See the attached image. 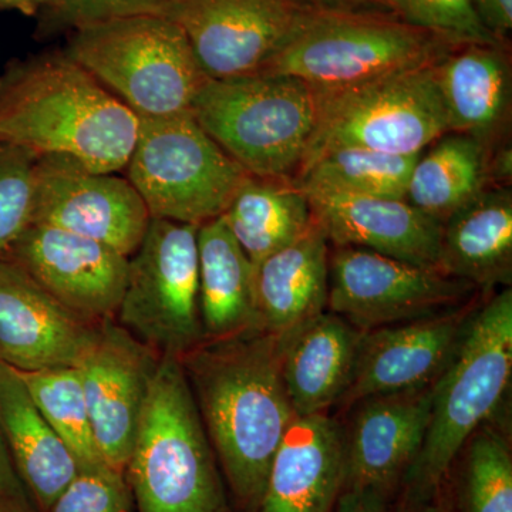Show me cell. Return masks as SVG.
Masks as SVG:
<instances>
[{"label":"cell","instance_id":"cell-1","mask_svg":"<svg viewBox=\"0 0 512 512\" xmlns=\"http://www.w3.org/2000/svg\"><path fill=\"white\" fill-rule=\"evenodd\" d=\"M291 335L249 329L204 340L180 357L202 424L239 507L254 512L296 419L282 379Z\"/></svg>","mask_w":512,"mask_h":512},{"label":"cell","instance_id":"cell-2","mask_svg":"<svg viewBox=\"0 0 512 512\" xmlns=\"http://www.w3.org/2000/svg\"><path fill=\"white\" fill-rule=\"evenodd\" d=\"M140 117L69 56L33 57L0 74V141L64 156L94 173L124 170Z\"/></svg>","mask_w":512,"mask_h":512},{"label":"cell","instance_id":"cell-3","mask_svg":"<svg viewBox=\"0 0 512 512\" xmlns=\"http://www.w3.org/2000/svg\"><path fill=\"white\" fill-rule=\"evenodd\" d=\"M124 471L137 512H229L180 357L158 359Z\"/></svg>","mask_w":512,"mask_h":512},{"label":"cell","instance_id":"cell-4","mask_svg":"<svg viewBox=\"0 0 512 512\" xmlns=\"http://www.w3.org/2000/svg\"><path fill=\"white\" fill-rule=\"evenodd\" d=\"M511 286L474 312L453 362L433 384L426 437L404 474L407 505L429 503L474 431L495 412L511 382Z\"/></svg>","mask_w":512,"mask_h":512},{"label":"cell","instance_id":"cell-5","mask_svg":"<svg viewBox=\"0 0 512 512\" xmlns=\"http://www.w3.org/2000/svg\"><path fill=\"white\" fill-rule=\"evenodd\" d=\"M190 111L249 174L293 181L318 128L320 99L298 77L259 72L208 79Z\"/></svg>","mask_w":512,"mask_h":512},{"label":"cell","instance_id":"cell-6","mask_svg":"<svg viewBox=\"0 0 512 512\" xmlns=\"http://www.w3.org/2000/svg\"><path fill=\"white\" fill-rule=\"evenodd\" d=\"M66 55L138 117L190 111L208 80L183 30L161 15L80 26Z\"/></svg>","mask_w":512,"mask_h":512},{"label":"cell","instance_id":"cell-7","mask_svg":"<svg viewBox=\"0 0 512 512\" xmlns=\"http://www.w3.org/2000/svg\"><path fill=\"white\" fill-rule=\"evenodd\" d=\"M457 46L393 13L323 10L262 72L295 76L330 93L431 66Z\"/></svg>","mask_w":512,"mask_h":512},{"label":"cell","instance_id":"cell-8","mask_svg":"<svg viewBox=\"0 0 512 512\" xmlns=\"http://www.w3.org/2000/svg\"><path fill=\"white\" fill-rule=\"evenodd\" d=\"M126 170L151 218L197 227L220 218L251 177L208 136L191 111L140 117Z\"/></svg>","mask_w":512,"mask_h":512},{"label":"cell","instance_id":"cell-9","mask_svg":"<svg viewBox=\"0 0 512 512\" xmlns=\"http://www.w3.org/2000/svg\"><path fill=\"white\" fill-rule=\"evenodd\" d=\"M319 99L318 128L303 165L339 147L419 154L448 133L434 64L319 93Z\"/></svg>","mask_w":512,"mask_h":512},{"label":"cell","instance_id":"cell-10","mask_svg":"<svg viewBox=\"0 0 512 512\" xmlns=\"http://www.w3.org/2000/svg\"><path fill=\"white\" fill-rule=\"evenodd\" d=\"M197 225L151 218L116 318L158 356L183 357L204 342Z\"/></svg>","mask_w":512,"mask_h":512},{"label":"cell","instance_id":"cell-11","mask_svg":"<svg viewBox=\"0 0 512 512\" xmlns=\"http://www.w3.org/2000/svg\"><path fill=\"white\" fill-rule=\"evenodd\" d=\"M323 9L311 0H170L163 15L183 30L208 79L265 70Z\"/></svg>","mask_w":512,"mask_h":512},{"label":"cell","instance_id":"cell-12","mask_svg":"<svg viewBox=\"0 0 512 512\" xmlns=\"http://www.w3.org/2000/svg\"><path fill=\"white\" fill-rule=\"evenodd\" d=\"M461 279L356 247L329 255L328 308L362 332L453 308L473 291Z\"/></svg>","mask_w":512,"mask_h":512},{"label":"cell","instance_id":"cell-13","mask_svg":"<svg viewBox=\"0 0 512 512\" xmlns=\"http://www.w3.org/2000/svg\"><path fill=\"white\" fill-rule=\"evenodd\" d=\"M150 220L143 198L127 178L94 173L70 157L37 158L30 224L93 239L130 258Z\"/></svg>","mask_w":512,"mask_h":512},{"label":"cell","instance_id":"cell-14","mask_svg":"<svg viewBox=\"0 0 512 512\" xmlns=\"http://www.w3.org/2000/svg\"><path fill=\"white\" fill-rule=\"evenodd\" d=\"M160 356L114 319L101 320L76 367L94 440L107 466L124 474Z\"/></svg>","mask_w":512,"mask_h":512},{"label":"cell","instance_id":"cell-15","mask_svg":"<svg viewBox=\"0 0 512 512\" xmlns=\"http://www.w3.org/2000/svg\"><path fill=\"white\" fill-rule=\"evenodd\" d=\"M2 258L76 315L90 322L116 318L128 258L113 248L63 229L30 224Z\"/></svg>","mask_w":512,"mask_h":512},{"label":"cell","instance_id":"cell-16","mask_svg":"<svg viewBox=\"0 0 512 512\" xmlns=\"http://www.w3.org/2000/svg\"><path fill=\"white\" fill-rule=\"evenodd\" d=\"M477 309L453 306L365 332L355 375L340 402L433 386L453 362Z\"/></svg>","mask_w":512,"mask_h":512},{"label":"cell","instance_id":"cell-17","mask_svg":"<svg viewBox=\"0 0 512 512\" xmlns=\"http://www.w3.org/2000/svg\"><path fill=\"white\" fill-rule=\"evenodd\" d=\"M299 187L308 197L313 221L335 247L369 249L440 271L443 225L406 200L349 194L316 185Z\"/></svg>","mask_w":512,"mask_h":512},{"label":"cell","instance_id":"cell-18","mask_svg":"<svg viewBox=\"0 0 512 512\" xmlns=\"http://www.w3.org/2000/svg\"><path fill=\"white\" fill-rule=\"evenodd\" d=\"M97 325L64 308L19 266L0 258V362L22 373L76 366Z\"/></svg>","mask_w":512,"mask_h":512},{"label":"cell","instance_id":"cell-19","mask_svg":"<svg viewBox=\"0 0 512 512\" xmlns=\"http://www.w3.org/2000/svg\"><path fill=\"white\" fill-rule=\"evenodd\" d=\"M345 433V488L389 497L412 466L426 437L433 386L362 400Z\"/></svg>","mask_w":512,"mask_h":512},{"label":"cell","instance_id":"cell-20","mask_svg":"<svg viewBox=\"0 0 512 512\" xmlns=\"http://www.w3.org/2000/svg\"><path fill=\"white\" fill-rule=\"evenodd\" d=\"M345 483V433L326 414L296 417L254 512H333Z\"/></svg>","mask_w":512,"mask_h":512},{"label":"cell","instance_id":"cell-21","mask_svg":"<svg viewBox=\"0 0 512 512\" xmlns=\"http://www.w3.org/2000/svg\"><path fill=\"white\" fill-rule=\"evenodd\" d=\"M448 133L474 138L488 150L505 143L510 127L512 74L504 43H467L434 64Z\"/></svg>","mask_w":512,"mask_h":512},{"label":"cell","instance_id":"cell-22","mask_svg":"<svg viewBox=\"0 0 512 512\" xmlns=\"http://www.w3.org/2000/svg\"><path fill=\"white\" fill-rule=\"evenodd\" d=\"M329 247L312 228L254 268L255 329L291 335L328 308Z\"/></svg>","mask_w":512,"mask_h":512},{"label":"cell","instance_id":"cell-23","mask_svg":"<svg viewBox=\"0 0 512 512\" xmlns=\"http://www.w3.org/2000/svg\"><path fill=\"white\" fill-rule=\"evenodd\" d=\"M363 335L332 312L320 313L291 333L282 357V379L296 416L325 414L342 399L355 375Z\"/></svg>","mask_w":512,"mask_h":512},{"label":"cell","instance_id":"cell-24","mask_svg":"<svg viewBox=\"0 0 512 512\" xmlns=\"http://www.w3.org/2000/svg\"><path fill=\"white\" fill-rule=\"evenodd\" d=\"M0 433L16 473L47 512L79 473L76 458L33 402L18 370L0 362Z\"/></svg>","mask_w":512,"mask_h":512},{"label":"cell","instance_id":"cell-25","mask_svg":"<svg viewBox=\"0 0 512 512\" xmlns=\"http://www.w3.org/2000/svg\"><path fill=\"white\" fill-rule=\"evenodd\" d=\"M441 274L493 289L512 282V192L487 187L443 224Z\"/></svg>","mask_w":512,"mask_h":512},{"label":"cell","instance_id":"cell-26","mask_svg":"<svg viewBox=\"0 0 512 512\" xmlns=\"http://www.w3.org/2000/svg\"><path fill=\"white\" fill-rule=\"evenodd\" d=\"M198 265L205 340L255 329L254 266L221 217L198 228Z\"/></svg>","mask_w":512,"mask_h":512},{"label":"cell","instance_id":"cell-27","mask_svg":"<svg viewBox=\"0 0 512 512\" xmlns=\"http://www.w3.org/2000/svg\"><path fill=\"white\" fill-rule=\"evenodd\" d=\"M252 266L302 238L313 225L305 191L288 180L251 175L221 215Z\"/></svg>","mask_w":512,"mask_h":512},{"label":"cell","instance_id":"cell-28","mask_svg":"<svg viewBox=\"0 0 512 512\" xmlns=\"http://www.w3.org/2000/svg\"><path fill=\"white\" fill-rule=\"evenodd\" d=\"M429 147L414 165L406 201L443 225L490 187V150L474 138L457 133L444 134Z\"/></svg>","mask_w":512,"mask_h":512},{"label":"cell","instance_id":"cell-29","mask_svg":"<svg viewBox=\"0 0 512 512\" xmlns=\"http://www.w3.org/2000/svg\"><path fill=\"white\" fill-rule=\"evenodd\" d=\"M420 154L397 156L367 148H332L303 165L293 183L332 188L349 194L406 200L410 175Z\"/></svg>","mask_w":512,"mask_h":512},{"label":"cell","instance_id":"cell-30","mask_svg":"<svg viewBox=\"0 0 512 512\" xmlns=\"http://www.w3.org/2000/svg\"><path fill=\"white\" fill-rule=\"evenodd\" d=\"M19 373L33 402L76 458L80 470L107 466L94 440L79 370L63 366Z\"/></svg>","mask_w":512,"mask_h":512},{"label":"cell","instance_id":"cell-31","mask_svg":"<svg viewBox=\"0 0 512 512\" xmlns=\"http://www.w3.org/2000/svg\"><path fill=\"white\" fill-rule=\"evenodd\" d=\"M464 448L458 512H512V457L507 440L490 427H480Z\"/></svg>","mask_w":512,"mask_h":512},{"label":"cell","instance_id":"cell-32","mask_svg":"<svg viewBox=\"0 0 512 512\" xmlns=\"http://www.w3.org/2000/svg\"><path fill=\"white\" fill-rule=\"evenodd\" d=\"M389 6L403 22L444 37L454 45L504 43L484 25L473 0H389Z\"/></svg>","mask_w":512,"mask_h":512},{"label":"cell","instance_id":"cell-33","mask_svg":"<svg viewBox=\"0 0 512 512\" xmlns=\"http://www.w3.org/2000/svg\"><path fill=\"white\" fill-rule=\"evenodd\" d=\"M37 158L0 141V258L32 222Z\"/></svg>","mask_w":512,"mask_h":512},{"label":"cell","instance_id":"cell-34","mask_svg":"<svg viewBox=\"0 0 512 512\" xmlns=\"http://www.w3.org/2000/svg\"><path fill=\"white\" fill-rule=\"evenodd\" d=\"M124 474L109 466L80 470L47 512H130Z\"/></svg>","mask_w":512,"mask_h":512},{"label":"cell","instance_id":"cell-35","mask_svg":"<svg viewBox=\"0 0 512 512\" xmlns=\"http://www.w3.org/2000/svg\"><path fill=\"white\" fill-rule=\"evenodd\" d=\"M170 0H57L53 13L60 25L80 26L140 15H163Z\"/></svg>","mask_w":512,"mask_h":512},{"label":"cell","instance_id":"cell-36","mask_svg":"<svg viewBox=\"0 0 512 512\" xmlns=\"http://www.w3.org/2000/svg\"><path fill=\"white\" fill-rule=\"evenodd\" d=\"M0 512H39L22 480L0 433Z\"/></svg>","mask_w":512,"mask_h":512},{"label":"cell","instance_id":"cell-37","mask_svg":"<svg viewBox=\"0 0 512 512\" xmlns=\"http://www.w3.org/2000/svg\"><path fill=\"white\" fill-rule=\"evenodd\" d=\"M473 3L484 25L504 42L512 29V0H473Z\"/></svg>","mask_w":512,"mask_h":512},{"label":"cell","instance_id":"cell-38","mask_svg":"<svg viewBox=\"0 0 512 512\" xmlns=\"http://www.w3.org/2000/svg\"><path fill=\"white\" fill-rule=\"evenodd\" d=\"M387 495L366 488H345L333 512H386Z\"/></svg>","mask_w":512,"mask_h":512},{"label":"cell","instance_id":"cell-39","mask_svg":"<svg viewBox=\"0 0 512 512\" xmlns=\"http://www.w3.org/2000/svg\"><path fill=\"white\" fill-rule=\"evenodd\" d=\"M487 174L490 187H510L512 178L511 146L503 143L490 151Z\"/></svg>","mask_w":512,"mask_h":512},{"label":"cell","instance_id":"cell-40","mask_svg":"<svg viewBox=\"0 0 512 512\" xmlns=\"http://www.w3.org/2000/svg\"><path fill=\"white\" fill-rule=\"evenodd\" d=\"M311 2L323 10L392 13L389 0H311Z\"/></svg>","mask_w":512,"mask_h":512},{"label":"cell","instance_id":"cell-41","mask_svg":"<svg viewBox=\"0 0 512 512\" xmlns=\"http://www.w3.org/2000/svg\"><path fill=\"white\" fill-rule=\"evenodd\" d=\"M56 3L57 0H0L2 8L19 9L23 13H33L42 6L53 9Z\"/></svg>","mask_w":512,"mask_h":512},{"label":"cell","instance_id":"cell-42","mask_svg":"<svg viewBox=\"0 0 512 512\" xmlns=\"http://www.w3.org/2000/svg\"><path fill=\"white\" fill-rule=\"evenodd\" d=\"M409 512H448L443 505L434 504L433 500L426 504L409 505Z\"/></svg>","mask_w":512,"mask_h":512}]
</instances>
